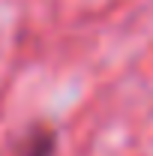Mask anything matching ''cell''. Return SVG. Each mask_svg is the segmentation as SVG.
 Wrapping results in <instances>:
<instances>
[{"label":"cell","instance_id":"cell-1","mask_svg":"<svg viewBox=\"0 0 153 156\" xmlns=\"http://www.w3.org/2000/svg\"><path fill=\"white\" fill-rule=\"evenodd\" d=\"M48 153H51V138H48V135L33 138V141L21 150V156H48Z\"/></svg>","mask_w":153,"mask_h":156}]
</instances>
